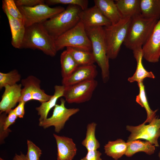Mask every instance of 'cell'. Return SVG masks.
<instances>
[{"label": "cell", "mask_w": 160, "mask_h": 160, "mask_svg": "<svg viewBox=\"0 0 160 160\" xmlns=\"http://www.w3.org/2000/svg\"><path fill=\"white\" fill-rule=\"evenodd\" d=\"M79 65L94 64L95 59L92 52L71 47H66Z\"/></svg>", "instance_id": "cell-26"}, {"label": "cell", "mask_w": 160, "mask_h": 160, "mask_svg": "<svg viewBox=\"0 0 160 160\" xmlns=\"http://www.w3.org/2000/svg\"><path fill=\"white\" fill-rule=\"evenodd\" d=\"M7 113L5 112L0 113V143L1 145L4 142V139L9 135L11 132V130L9 128L7 130H4V124L5 119L7 116Z\"/></svg>", "instance_id": "cell-33"}, {"label": "cell", "mask_w": 160, "mask_h": 160, "mask_svg": "<svg viewBox=\"0 0 160 160\" xmlns=\"http://www.w3.org/2000/svg\"><path fill=\"white\" fill-rule=\"evenodd\" d=\"M127 143V148L125 155L127 157H131L139 152H143L149 155L154 152L155 146L148 141H142L138 139Z\"/></svg>", "instance_id": "cell-22"}, {"label": "cell", "mask_w": 160, "mask_h": 160, "mask_svg": "<svg viewBox=\"0 0 160 160\" xmlns=\"http://www.w3.org/2000/svg\"><path fill=\"white\" fill-rule=\"evenodd\" d=\"M18 7L22 15L26 28L35 24L42 23L65 9L61 6L51 7L46 4H40L32 7Z\"/></svg>", "instance_id": "cell-7"}, {"label": "cell", "mask_w": 160, "mask_h": 160, "mask_svg": "<svg viewBox=\"0 0 160 160\" xmlns=\"http://www.w3.org/2000/svg\"><path fill=\"white\" fill-rule=\"evenodd\" d=\"M80 21L85 29L104 27L111 24L110 21L101 13L95 5L82 10L80 15Z\"/></svg>", "instance_id": "cell-13"}, {"label": "cell", "mask_w": 160, "mask_h": 160, "mask_svg": "<svg viewBox=\"0 0 160 160\" xmlns=\"http://www.w3.org/2000/svg\"><path fill=\"white\" fill-rule=\"evenodd\" d=\"M56 50L71 47L92 52L91 41L82 23L80 21L74 27L55 39Z\"/></svg>", "instance_id": "cell-6"}, {"label": "cell", "mask_w": 160, "mask_h": 160, "mask_svg": "<svg viewBox=\"0 0 160 160\" xmlns=\"http://www.w3.org/2000/svg\"><path fill=\"white\" fill-rule=\"evenodd\" d=\"M140 0H116V3L123 17H132L140 14Z\"/></svg>", "instance_id": "cell-24"}, {"label": "cell", "mask_w": 160, "mask_h": 160, "mask_svg": "<svg viewBox=\"0 0 160 160\" xmlns=\"http://www.w3.org/2000/svg\"><path fill=\"white\" fill-rule=\"evenodd\" d=\"M27 152L25 155L27 160H39L42 151L32 141L27 140Z\"/></svg>", "instance_id": "cell-31"}, {"label": "cell", "mask_w": 160, "mask_h": 160, "mask_svg": "<svg viewBox=\"0 0 160 160\" xmlns=\"http://www.w3.org/2000/svg\"><path fill=\"white\" fill-rule=\"evenodd\" d=\"M55 92L50 99L47 101L41 103V105L36 108L38 114L40 117L39 122L46 119L50 110L54 107L56 104L57 100L63 97L65 86L63 85H56L54 87Z\"/></svg>", "instance_id": "cell-20"}, {"label": "cell", "mask_w": 160, "mask_h": 160, "mask_svg": "<svg viewBox=\"0 0 160 160\" xmlns=\"http://www.w3.org/2000/svg\"><path fill=\"white\" fill-rule=\"evenodd\" d=\"M2 8L9 22L12 34L11 44L15 48L21 49L26 30L23 20L12 17L3 3Z\"/></svg>", "instance_id": "cell-16"}, {"label": "cell", "mask_w": 160, "mask_h": 160, "mask_svg": "<svg viewBox=\"0 0 160 160\" xmlns=\"http://www.w3.org/2000/svg\"><path fill=\"white\" fill-rule=\"evenodd\" d=\"M139 88V94L136 96V101L137 103L143 107L145 110L147 114V118L144 123H150L156 116V113L157 110L154 111L150 108L146 95L145 87L143 82L137 83Z\"/></svg>", "instance_id": "cell-27"}, {"label": "cell", "mask_w": 160, "mask_h": 160, "mask_svg": "<svg viewBox=\"0 0 160 160\" xmlns=\"http://www.w3.org/2000/svg\"></svg>", "instance_id": "cell-41"}, {"label": "cell", "mask_w": 160, "mask_h": 160, "mask_svg": "<svg viewBox=\"0 0 160 160\" xmlns=\"http://www.w3.org/2000/svg\"><path fill=\"white\" fill-rule=\"evenodd\" d=\"M21 49L39 50L52 57L55 56L57 52L55 39L49 33L42 23L26 28Z\"/></svg>", "instance_id": "cell-1"}, {"label": "cell", "mask_w": 160, "mask_h": 160, "mask_svg": "<svg viewBox=\"0 0 160 160\" xmlns=\"http://www.w3.org/2000/svg\"><path fill=\"white\" fill-rule=\"evenodd\" d=\"M101 153L97 150L87 151L86 156L80 160H102Z\"/></svg>", "instance_id": "cell-36"}, {"label": "cell", "mask_w": 160, "mask_h": 160, "mask_svg": "<svg viewBox=\"0 0 160 160\" xmlns=\"http://www.w3.org/2000/svg\"><path fill=\"white\" fill-rule=\"evenodd\" d=\"M0 160H4V159H3L2 158H1L0 157Z\"/></svg>", "instance_id": "cell-40"}, {"label": "cell", "mask_w": 160, "mask_h": 160, "mask_svg": "<svg viewBox=\"0 0 160 160\" xmlns=\"http://www.w3.org/2000/svg\"><path fill=\"white\" fill-rule=\"evenodd\" d=\"M97 125L96 123L93 122L88 124L87 126L86 137L81 144L87 151L97 150L100 147V143L95 135Z\"/></svg>", "instance_id": "cell-28"}, {"label": "cell", "mask_w": 160, "mask_h": 160, "mask_svg": "<svg viewBox=\"0 0 160 160\" xmlns=\"http://www.w3.org/2000/svg\"><path fill=\"white\" fill-rule=\"evenodd\" d=\"M12 160H27L25 155L22 153L20 154H15Z\"/></svg>", "instance_id": "cell-38"}, {"label": "cell", "mask_w": 160, "mask_h": 160, "mask_svg": "<svg viewBox=\"0 0 160 160\" xmlns=\"http://www.w3.org/2000/svg\"><path fill=\"white\" fill-rule=\"evenodd\" d=\"M45 4L49 6L57 4L76 5L79 7L82 10L88 8L87 0H47Z\"/></svg>", "instance_id": "cell-30"}, {"label": "cell", "mask_w": 160, "mask_h": 160, "mask_svg": "<svg viewBox=\"0 0 160 160\" xmlns=\"http://www.w3.org/2000/svg\"><path fill=\"white\" fill-rule=\"evenodd\" d=\"M131 18L123 17L117 23L103 27L109 59L117 57L128 32Z\"/></svg>", "instance_id": "cell-5"}, {"label": "cell", "mask_w": 160, "mask_h": 160, "mask_svg": "<svg viewBox=\"0 0 160 160\" xmlns=\"http://www.w3.org/2000/svg\"><path fill=\"white\" fill-rule=\"evenodd\" d=\"M127 143L121 139L109 141L104 146L105 153L115 160H118L125 155L127 149Z\"/></svg>", "instance_id": "cell-23"}, {"label": "cell", "mask_w": 160, "mask_h": 160, "mask_svg": "<svg viewBox=\"0 0 160 160\" xmlns=\"http://www.w3.org/2000/svg\"><path fill=\"white\" fill-rule=\"evenodd\" d=\"M97 85V81L93 79L64 86L63 97L69 103H80L88 101L91 98Z\"/></svg>", "instance_id": "cell-8"}, {"label": "cell", "mask_w": 160, "mask_h": 160, "mask_svg": "<svg viewBox=\"0 0 160 160\" xmlns=\"http://www.w3.org/2000/svg\"><path fill=\"white\" fill-rule=\"evenodd\" d=\"M145 124L144 122L136 126L127 125L126 129L131 133L127 142L143 139L155 146H159L158 139L160 136V118L156 116L149 124Z\"/></svg>", "instance_id": "cell-9"}, {"label": "cell", "mask_w": 160, "mask_h": 160, "mask_svg": "<svg viewBox=\"0 0 160 160\" xmlns=\"http://www.w3.org/2000/svg\"><path fill=\"white\" fill-rule=\"evenodd\" d=\"M140 14L143 16L159 20L160 18V0H140Z\"/></svg>", "instance_id": "cell-21"}, {"label": "cell", "mask_w": 160, "mask_h": 160, "mask_svg": "<svg viewBox=\"0 0 160 160\" xmlns=\"http://www.w3.org/2000/svg\"><path fill=\"white\" fill-rule=\"evenodd\" d=\"M158 20L144 17L141 14L131 17L124 44L132 51L142 47L149 38Z\"/></svg>", "instance_id": "cell-2"}, {"label": "cell", "mask_w": 160, "mask_h": 160, "mask_svg": "<svg viewBox=\"0 0 160 160\" xmlns=\"http://www.w3.org/2000/svg\"><path fill=\"white\" fill-rule=\"evenodd\" d=\"M97 73V67L94 64L79 66L70 76L62 79V84L66 86L95 79Z\"/></svg>", "instance_id": "cell-14"}, {"label": "cell", "mask_w": 160, "mask_h": 160, "mask_svg": "<svg viewBox=\"0 0 160 160\" xmlns=\"http://www.w3.org/2000/svg\"><path fill=\"white\" fill-rule=\"evenodd\" d=\"M18 71L14 69L7 73L0 72V89L7 86H12L17 84L21 79Z\"/></svg>", "instance_id": "cell-29"}, {"label": "cell", "mask_w": 160, "mask_h": 160, "mask_svg": "<svg viewBox=\"0 0 160 160\" xmlns=\"http://www.w3.org/2000/svg\"><path fill=\"white\" fill-rule=\"evenodd\" d=\"M25 103L23 101H19L17 106L13 109L17 117L20 118H22L23 117L25 113Z\"/></svg>", "instance_id": "cell-37"}, {"label": "cell", "mask_w": 160, "mask_h": 160, "mask_svg": "<svg viewBox=\"0 0 160 160\" xmlns=\"http://www.w3.org/2000/svg\"><path fill=\"white\" fill-rule=\"evenodd\" d=\"M5 5L8 13L12 17L23 20V16L14 0H4L2 1Z\"/></svg>", "instance_id": "cell-32"}, {"label": "cell", "mask_w": 160, "mask_h": 160, "mask_svg": "<svg viewBox=\"0 0 160 160\" xmlns=\"http://www.w3.org/2000/svg\"><path fill=\"white\" fill-rule=\"evenodd\" d=\"M86 30L91 42L92 52L95 62L100 68L103 81L106 83L109 78V59L107 54L103 28L97 27Z\"/></svg>", "instance_id": "cell-4"}, {"label": "cell", "mask_w": 160, "mask_h": 160, "mask_svg": "<svg viewBox=\"0 0 160 160\" xmlns=\"http://www.w3.org/2000/svg\"><path fill=\"white\" fill-rule=\"evenodd\" d=\"M60 101V104H56L54 107L52 116L39 122V126L44 129L54 126L55 132L58 133L63 128L69 118L79 111L78 108H66L65 106L66 101L64 99L61 98Z\"/></svg>", "instance_id": "cell-10"}, {"label": "cell", "mask_w": 160, "mask_h": 160, "mask_svg": "<svg viewBox=\"0 0 160 160\" xmlns=\"http://www.w3.org/2000/svg\"><path fill=\"white\" fill-rule=\"evenodd\" d=\"M7 114L4 122V130L9 129V127L15 122L18 118L13 109L11 110Z\"/></svg>", "instance_id": "cell-35"}, {"label": "cell", "mask_w": 160, "mask_h": 160, "mask_svg": "<svg viewBox=\"0 0 160 160\" xmlns=\"http://www.w3.org/2000/svg\"><path fill=\"white\" fill-rule=\"evenodd\" d=\"M23 87L22 89L19 101L25 103L31 100H35L41 103L49 100L52 95L46 93L41 88L40 80L33 75H30L21 80Z\"/></svg>", "instance_id": "cell-11"}, {"label": "cell", "mask_w": 160, "mask_h": 160, "mask_svg": "<svg viewBox=\"0 0 160 160\" xmlns=\"http://www.w3.org/2000/svg\"><path fill=\"white\" fill-rule=\"evenodd\" d=\"M15 1L17 7H32L40 4H45V0H16Z\"/></svg>", "instance_id": "cell-34"}, {"label": "cell", "mask_w": 160, "mask_h": 160, "mask_svg": "<svg viewBox=\"0 0 160 160\" xmlns=\"http://www.w3.org/2000/svg\"><path fill=\"white\" fill-rule=\"evenodd\" d=\"M82 9L79 6L68 5L65 10L42 23L55 39L75 26L80 21Z\"/></svg>", "instance_id": "cell-3"}, {"label": "cell", "mask_w": 160, "mask_h": 160, "mask_svg": "<svg viewBox=\"0 0 160 160\" xmlns=\"http://www.w3.org/2000/svg\"><path fill=\"white\" fill-rule=\"evenodd\" d=\"M143 57L151 63L159 62L160 57V18L148 39L142 47Z\"/></svg>", "instance_id": "cell-12"}, {"label": "cell", "mask_w": 160, "mask_h": 160, "mask_svg": "<svg viewBox=\"0 0 160 160\" xmlns=\"http://www.w3.org/2000/svg\"><path fill=\"white\" fill-rule=\"evenodd\" d=\"M134 56L137 63L136 71L133 75L128 79V81L132 83L143 82L146 78L154 79L155 76L151 71H148L144 68L142 62L143 58L142 47L137 49L133 51Z\"/></svg>", "instance_id": "cell-19"}, {"label": "cell", "mask_w": 160, "mask_h": 160, "mask_svg": "<svg viewBox=\"0 0 160 160\" xmlns=\"http://www.w3.org/2000/svg\"><path fill=\"white\" fill-rule=\"evenodd\" d=\"M158 155H159V158H160V151L159 152V153Z\"/></svg>", "instance_id": "cell-39"}, {"label": "cell", "mask_w": 160, "mask_h": 160, "mask_svg": "<svg viewBox=\"0 0 160 160\" xmlns=\"http://www.w3.org/2000/svg\"><path fill=\"white\" fill-rule=\"evenodd\" d=\"M57 148V160H72L76 154V145L71 138L53 134Z\"/></svg>", "instance_id": "cell-17"}, {"label": "cell", "mask_w": 160, "mask_h": 160, "mask_svg": "<svg viewBox=\"0 0 160 160\" xmlns=\"http://www.w3.org/2000/svg\"><path fill=\"white\" fill-rule=\"evenodd\" d=\"M95 5L111 22V24L118 23L123 18L117 6L113 0H94Z\"/></svg>", "instance_id": "cell-18"}, {"label": "cell", "mask_w": 160, "mask_h": 160, "mask_svg": "<svg viewBox=\"0 0 160 160\" xmlns=\"http://www.w3.org/2000/svg\"><path fill=\"white\" fill-rule=\"evenodd\" d=\"M22 87L21 84H17L5 87L0 102V113L5 112L7 114L19 102Z\"/></svg>", "instance_id": "cell-15"}, {"label": "cell", "mask_w": 160, "mask_h": 160, "mask_svg": "<svg viewBox=\"0 0 160 160\" xmlns=\"http://www.w3.org/2000/svg\"><path fill=\"white\" fill-rule=\"evenodd\" d=\"M60 62L63 79L70 76L79 66L70 52L67 49L61 53Z\"/></svg>", "instance_id": "cell-25"}]
</instances>
